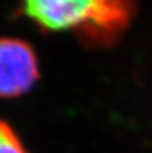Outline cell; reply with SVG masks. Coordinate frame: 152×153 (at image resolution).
Returning <instances> with one entry per match:
<instances>
[{"instance_id":"6da1fadb","label":"cell","mask_w":152,"mask_h":153,"mask_svg":"<svg viewBox=\"0 0 152 153\" xmlns=\"http://www.w3.org/2000/svg\"><path fill=\"white\" fill-rule=\"evenodd\" d=\"M39 75L38 56L30 43L19 38H0V98L27 94Z\"/></svg>"},{"instance_id":"7a4b0ae2","label":"cell","mask_w":152,"mask_h":153,"mask_svg":"<svg viewBox=\"0 0 152 153\" xmlns=\"http://www.w3.org/2000/svg\"><path fill=\"white\" fill-rule=\"evenodd\" d=\"M135 16V4L123 0H93L85 23L74 32L81 43L93 48L112 46Z\"/></svg>"},{"instance_id":"3957f363","label":"cell","mask_w":152,"mask_h":153,"mask_svg":"<svg viewBox=\"0 0 152 153\" xmlns=\"http://www.w3.org/2000/svg\"><path fill=\"white\" fill-rule=\"evenodd\" d=\"M0 153H28L13 128L0 120Z\"/></svg>"}]
</instances>
